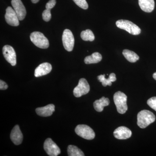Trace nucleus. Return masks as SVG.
I'll use <instances>...</instances> for the list:
<instances>
[{
	"label": "nucleus",
	"instance_id": "nucleus-1",
	"mask_svg": "<svg viewBox=\"0 0 156 156\" xmlns=\"http://www.w3.org/2000/svg\"><path fill=\"white\" fill-rule=\"evenodd\" d=\"M156 117L152 112L144 110L138 113L137 115V124L140 128H144L155 121Z\"/></svg>",
	"mask_w": 156,
	"mask_h": 156
},
{
	"label": "nucleus",
	"instance_id": "nucleus-2",
	"mask_svg": "<svg viewBox=\"0 0 156 156\" xmlns=\"http://www.w3.org/2000/svg\"><path fill=\"white\" fill-rule=\"evenodd\" d=\"M114 101L118 112L121 114H125L128 110L127 95L122 92L118 91L114 95Z\"/></svg>",
	"mask_w": 156,
	"mask_h": 156
},
{
	"label": "nucleus",
	"instance_id": "nucleus-3",
	"mask_svg": "<svg viewBox=\"0 0 156 156\" xmlns=\"http://www.w3.org/2000/svg\"><path fill=\"white\" fill-rule=\"evenodd\" d=\"M117 27L124 30L131 34L137 35L141 32V30L137 25L131 21L125 20H119L116 22Z\"/></svg>",
	"mask_w": 156,
	"mask_h": 156
},
{
	"label": "nucleus",
	"instance_id": "nucleus-4",
	"mask_svg": "<svg viewBox=\"0 0 156 156\" xmlns=\"http://www.w3.org/2000/svg\"><path fill=\"white\" fill-rule=\"evenodd\" d=\"M30 39L32 42L38 48L47 49L49 47V42L44 34L40 32H34L30 34Z\"/></svg>",
	"mask_w": 156,
	"mask_h": 156
},
{
	"label": "nucleus",
	"instance_id": "nucleus-5",
	"mask_svg": "<svg viewBox=\"0 0 156 156\" xmlns=\"http://www.w3.org/2000/svg\"><path fill=\"white\" fill-rule=\"evenodd\" d=\"M76 134L84 139L91 140L95 137V133L92 129L85 125H80L75 128Z\"/></svg>",
	"mask_w": 156,
	"mask_h": 156
},
{
	"label": "nucleus",
	"instance_id": "nucleus-6",
	"mask_svg": "<svg viewBox=\"0 0 156 156\" xmlns=\"http://www.w3.org/2000/svg\"><path fill=\"white\" fill-rule=\"evenodd\" d=\"M63 47L69 52L72 51L74 46L75 39L71 31L65 30L62 36Z\"/></svg>",
	"mask_w": 156,
	"mask_h": 156
},
{
	"label": "nucleus",
	"instance_id": "nucleus-7",
	"mask_svg": "<svg viewBox=\"0 0 156 156\" xmlns=\"http://www.w3.org/2000/svg\"><path fill=\"white\" fill-rule=\"evenodd\" d=\"M90 91V87L87 80L82 78L79 81L78 86L73 90V94L76 97H80L82 95H86Z\"/></svg>",
	"mask_w": 156,
	"mask_h": 156
},
{
	"label": "nucleus",
	"instance_id": "nucleus-8",
	"mask_svg": "<svg viewBox=\"0 0 156 156\" xmlns=\"http://www.w3.org/2000/svg\"><path fill=\"white\" fill-rule=\"evenodd\" d=\"M44 149L50 156H57L61 153V151L56 143L51 138H48L44 143Z\"/></svg>",
	"mask_w": 156,
	"mask_h": 156
},
{
	"label": "nucleus",
	"instance_id": "nucleus-9",
	"mask_svg": "<svg viewBox=\"0 0 156 156\" xmlns=\"http://www.w3.org/2000/svg\"><path fill=\"white\" fill-rule=\"evenodd\" d=\"M3 54L4 57L12 66L17 63L16 54L14 48L10 45H5L3 48Z\"/></svg>",
	"mask_w": 156,
	"mask_h": 156
},
{
	"label": "nucleus",
	"instance_id": "nucleus-10",
	"mask_svg": "<svg viewBox=\"0 0 156 156\" xmlns=\"http://www.w3.org/2000/svg\"><path fill=\"white\" fill-rule=\"evenodd\" d=\"M6 11L5 19L7 23L12 26H18L19 25L20 20L14 9L9 7L6 9Z\"/></svg>",
	"mask_w": 156,
	"mask_h": 156
},
{
	"label": "nucleus",
	"instance_id": "nucleus-11",
	"mask_svg": "<svg viewBox=\"0 0 156 156\" xmlns=\"http://www.w3.org/2000/svg\"><path fill=\"white\" fill-rule=\"evenodd\" d=\"M11 5L16 12L20 20H22L26 15V10L21 0H12Z\"/></svg>",
	"mask_w": 156,
	"mask_h": 156
},
{
	"label": "nucleus",
	"instance_id": "nucleus-12",
	"mask_svg": "<svg viewBox=\"0 0 156 156\" xmlns=\"http://www.w3.org/2000/svg\"><path fill=\"white\" fill-rule=\"evenodd\" d=\"M113 134L115 137L117 139L125 140L131 137L132 132L127 127L121 126L116 129Z\"/></svg>",
	"mask_w": 156,
	"mask_h": 156
},
{
	"label": "nucleus",
	"instance_id": "nucleus-13",
	"mask_svg": "<svg viewBox=\"0 0 156 156\" xmlns=\"http://www.w3.org/2000/svg\"><path fill=\"white\" fill-rule=\"evenodd\" d=\"M11 139L15 145H20L22 143L23 140V135L19 126L16 125L12 129L11 133Z\"/></svg>",
	"mask_w": 156,
	"mask_h": 156
},
{
	"label": "nucleus",
	"instance_id": "nucleus-14",
	"mask_svg": "<svg viewBox=\"0 0 156 156\" xmlns=\"http://www.w3.org/2000/svg\"><path fill=\"white\" fill-rule=\"evenodd\" d=\"M52 66L48 62H44L40 64L35 70L34 76L36 77L48 74L51 71Z\"/></svg>",
	"mask_w": 156,
	"mask_h": 156
},
{
	"label": "nucleus",
	"instance_id": "nucleus-15",
	"mask_svg": "<svg viewBox=\"0 0 156 156\" xmlns=\"http://www.w3.org/2000/svg\"><path fill=\"white\" fill-rule=\"evenodd\" d=\"M55 111V105L53 104H49L43 107L38 108L36 109L37 114L40 116H50Z\"/></svg>",
	"mask_w": 156,
	"mask_h": 156
},
{
	"label": "nucleus",
	"instance_id": "nucleus-16",
	"mask_svg": "<svg viewBox=\"0 0 156 156\" xmlns=\"http://www.w3.org/2000/svg\"><path fill=\"white\" fill-rule=\"evenodd\" d=\"M140 7L144 12L150 13L154 9V0H138Z\"/></svg>",
	"mask_w": 156,
	"mask_h": 156
},
{
	"label": "nucleus",
	"instance_id": "nucleus-17",
	"mask_svg": "<svg viewBox=\"0 0 156 156\" xmlns=\"http://www.w3.org/2000/svg\"><path fill=\"white\" fill-rule=\"evenodd\" d=\"M110 104V101L107 98L102 97L100 99L95 101L93 104L94 108L98 112H101L104 107L108 106Z\"/></svg>",
	"mask_w": 156,
	"mask_h": 156
},
{
	"label": "nucleus",
	"instance_id": "nucleus-18",
	"mask_svg": "<svg viewBox=\"0 0 156 156\" xmlns=\"http://www.w3.org/2000/svg\"><path fill=\"white\" fill-rule=\"evenodd\" d=\"M105 74L101 75L98 76V79L101 83L103 87H105L107 86H111L112 85V82H115L116 80L115 74L114 73L110 74L108 79H106L105 78Z\"/></svg>",
	"mask_w": 156,
	"mask_h": 156
},
{
	"label": "nucleus",
	"instance_id": "nucleus-19",
	"mask_svg": "<svg viewBox=\"0 0 156 156\" xmlns=\"http://www.w3.org/2000/svg\"><path fill=\"white\" fill-rule=\"evenodd\" d=\"M102 56L98 52L92 53L91 56H87L84 59V62L86 64H89L92 63H97L101 61Z\"/></svg>",
	"mask_w": 156,
	"mask_h": 156
},
{
	"label": "nucleus",
	"instance_id": "nucleus-20",
	"mask_svg": "<svg viewBox=\"0 0 156 156\" xmlns=\"http://www.w3.org/2000/svg\"><path fill=\"white\" fill-rule=\"evenodd\" d=\"M123 55L128 61L131 62H135L139 59V57L133 51L128 50H124Z\"/></svg>",
	"mask_w": 156,
	"mask_h": 156
},
{
	"label": "nucleus",
	"instance_id": "nucleus-21",
	"mask_svg": "<svg viewBox=\"0 0 156 156\" xmlns=\"http://www.w3.org/2000/svg\"><path fill=\"white\" fill-rule=\"evenodd\" d=\"M67 153L69 156H85L83 152L74 145H70L68 147Z\"/></svg>",
	"mask_w": 156,
	"mask_h": 156
},
{
	"label": "nucleus",
	"instance_id": "nucleus-22",
	"mask_svg": "<svg viewBox=\"0 0 156 156\" xmlns=\"http://www.w3.org/2000/svg\"><path fill=\"white\" fill-rule=\"evenodd\" d=\"M81 37L84 41H93L95 40V36L92 30L87 29L83 31L81 33Z\"/></svg>",
	"mask_w": 156,
	"mask_h": 156
},
{
	"label": "nucleus",
	"instance_id": "nucleus-23",
	"mask_svg": "<svg viewBox=\"0 0 156 156\" xmlns=\"http://www.w3.org/2000/svg\"><path fill=\"white\" fill-rule=\"evenodd\" d=\"M46 9L43 11L42 14L43 19L46 22L50 21L51 18V9L50 8H46Z\"/></svg>",
	"mask_w": 156,
	"mask_h": 156
},
{
	"label": "nucleus",
	"instance_id": "nucleus-24",
	"mask_svg": "<svg viewBox=\"0 0 156 156\" xmlns=\"http://www.w3.org/2000/svg\"><path fill=\"white\" fill-rule=\"evenodd\" d=\"M73 1L76 3L77 5L82 8V9H85V10L88 9L89 6L86 0H73Z\"/></svg>",
	"mask_w": 156,
	"mask_h": 156
},
{
	"label": "nucleus",
	"instance_id": "nucleus-25",
	"mask_svg": "<svg viewBox=\"0 0 156 156\" xmlns=\"http://www.w3.org/2000/svg\"><path fill=\"white\" fill-rule=\"evenodd\" d=\"M147 104L151 108L156 111V97H153L149 98L147 101Z\"/></svg>",
	"mask_w": 156,
	"mask_h": 156
},
{
	"label": "nucleus",
	"instance_id": "nucleus-26",
	"mask_svg": "<svg viewBox=\"0 0 156 156\" xmlns=\"http://www.w3.org/2000/svg\"><path fill=\"white\" fill-rule=\"evenodd\" d=\"M8 85L5 82L2 80H0V89L1 90H6L8 89Z\"/></svg>",
	"mask_w": 156,
	"mask_h": 156
},
{
	"label": "nucleus",
	"instance_id": "nucleus-27",
	"mask_svg": "<svg viewBox=\"0 0 156 156\" xmlns=\"http://www.w3.org/2000/svg\"><path fill=\"white\" fill-rule=\"evenodd\" d=\"M40 0H31V2L34 4H36V3L38 2Z\"/></svg>",
	"mask_w": 156,
	"mask_h": 156
},
{
	"label": "nucleus",
	"instance_id": "nucleus-28",
	"mask_svg": "<svg viewBox=\"0 0 156 156\" xmlns=\"http://www.w3.org/2000/svg\"><path fill=\"white\" fill-rule=\"evenodd\" d=\"M153 77L154 79L156 80V72L154 73Z\"/></svg>",
	"mask_w": 156,
	"mask_h": 156
}]
</instances>
